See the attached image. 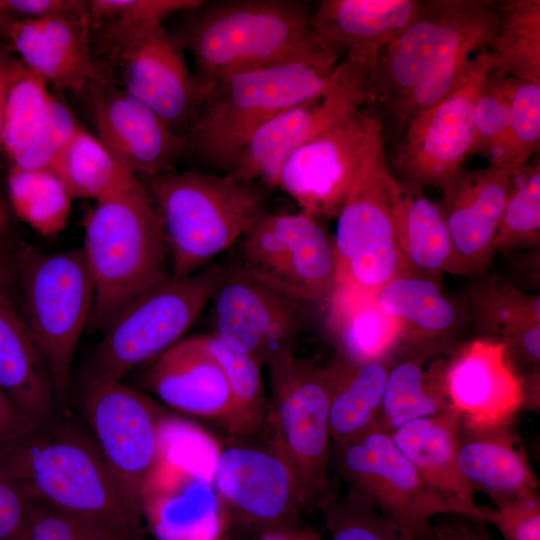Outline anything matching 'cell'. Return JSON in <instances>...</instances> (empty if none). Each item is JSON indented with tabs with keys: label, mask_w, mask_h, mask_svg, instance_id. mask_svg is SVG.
Masks as SVG:
<instances>
[{
	"label": "cell",
	"mask_w": 540,
	"mask_h": 540,
	"mask_svg": "<svg viewBox=\"0 0 540 540\" xmlns=\"http://www.w3.org/2000/svg\"><path fill=\"white\" fill-rule=\"evenodd\" d=\"M449 354L406 352L391 356L375 429L391 434L410 421L451 406L445 379Z\"/></svg>",
	"instance_id": "cell-31"
},
{
	"label": "cell",
	"mask_w": 540,
	"mask_h": 540,
	"mask_svg": "<svg viewBox=\"0 0 540 540\" xmlns=\"http://www.w3.org/2000/svg\"><path fill=\"white\" fill-rule=\"evenodd\" d=\"M236 263L251 277L289 300L327 313L336 259L333 237L319 218L304 211H265L242 236Z\"/></svg>",
	"instance_id": "cell-13"
},
{
	"label": "cell",
	"mask_w": 540,
	"mask_h": 540,
	"mask_svg": "<svg viewBox=\"0 0 540 540\" xmlns=\"http://www.w3.org/2000/svg\"><path fill=\"white\" fill-rule=\"evenodd\" d=\"M53 98L47 84L21 62L10 83L5 101L3 154L9 158L29 137Z\"/></svg>",
	"instance_id": "cell-43"
},
{
	"label": "cell",
	"mask_w": 540,
	"mask_h": 540,
	"mask_svg": "<svg viewBox=\"0 0 540 540\" xmlns=\"http://www.w3.org/2000/svg\"><path fill=\"white\" fill-rule=\"evenodd\" d=\"M212 334L252 356L261 366L293 351L305 324V308L261 284L236 262L210 300Z\"/></svg>",
	"instance_id": "cell-17"
},
{
	"label": "cell",
	"mask_w": 540,
	"mask_h": 540,
	"mask_svg": "<svg viewBox=\"0 0 540 540\" xmlns=\"http://www.w3.org/2000/svg\"><path fill=\"white\" fill-rule=\"evenodd\" d=\"M20 63V59L12 54V48L0 42V156L3 154L2 132L6 96Z\"/></svg>",
	"instance_id": "cell-53"
},
{
	"label": "cell",
	"mask_w": 540,
	"mask_h": 540,
	"mask_svg": "<svg viewBox=\"0 0 540 540\" xmlns=\"http://www.w3.org/2000/svg\"><path fill=\"white\" fill-rule=\"evenodd\" d=\"M95 203L81 247L94 285L89 331L104 330L127 303L171 274L162 222L141 181Z\"/></svg>",
	"instance_id": "cell-4"
},
{
	"label": "cell",
	"mask_w": 540,
	"mask_h": 540,
	"mask_svg": "<svg viewBox=\"0 0 540 540\" xmlns=\"http://www.w3.org/2000/svg\"><path fill=\"white\" fill-rule=\"evenodd\" d=\"M310 540H320V535L317 533L315 536H313Z\"/></svg>",
	"instance_id": "cell-57"
},
{
	"label": "cell",
	"mask_w": 540,
	"mask_h": 540,
	"mask_svg": "<svg viewBox=\"0 0 540 540\" xmlns=\"http://www.w3.org/2000/svg\"><path fill=\"white\" fill-rule=\"evenodd\" d=\"M271 402L266 418L271 444L287 461L299 483L306 508L320 507L328 497L331 451L330 403L338 362L320 366L294 350L268 365Z\"/></svg>",
	"instance_id": "cell-10"
},
{
	"label": "cell",
	"mask_w": 540,
	"mask_h": 540,
	"mask_svg": "<svg viewBox=\"0 0 540 540\" xmlns=\"http://www.w3.org/2000/svg\"><path fill=\"white\" fill-rule=\"evenodd\" d=\"M512 423L486 428L460 423L459 472L474 492L484 493L494 505L537 492L539 487L538 477Z\"/></svg>",
	"instance_id": "cell-28"
},
{
	"label": "cell",
	"mask_w": 540,
	"mask_h": 540,
	"mask_svg": "<svg viewBox=\"0 0 540 540\" xmlns=\"http://www.w3.org/2000/svg\"><path fill=\"white\" fill-rule=\"evenodd\" d=\"M436 540H496L487 524L465 515L447 513L436 516L432 522Z\"/></svg>",
	"instance_id": "cell-51"
},
{
	"label": "cell",
	"mask_w": 540,
	"mask_h": 540,
	"mask_svg": "<svg viewBox=\"0 0 540 540\" xmlns=\"http://www.w3.org/2000/svg\"><path fill=\"white\" fill-rule=\"evenodd\" d=\"M1 470L31 500L140 540L129 505L93 439L55 419L0 445Z\"/></svg>",
	"instance_id": "cell-3"
},
{
	"label": "cell",
	"mask_w": 540,
	"mask_h": 540,
	"mask_svg": "<svg viewBox=\"0 0 540 540\" xmlns=\"http://www.w3.org/2000/svg\"><path fill=\"white\" fill-rule=\"evenodd\" d=\"M445 379L463 426L512 423L522 406L521 373L501 342L480 337L462 341L448 355Z\"/></svg>",
	"instance_id": "cell-20"
},
{
	"label": "cell",
	"mask_w": 540,
	"mask_h": 540,
	"mask_svg": "<svg viewBox=\"0 0 540 540\" xmlns=\"http://www.w3.org/2000/svg\"><path fill=\"white\" fill-rule=\"evenodd\" d=\"M137 177L160 216L173 277L212 263L266 211L261 188L229 174L173 170Z\"/></svg>",
	"instance_id": "cell-5"
},
{
	"label": "cell",
	"mask_w": 540,
	"mask_h": 540,
	"mask_svg": "<svg viewBox=\"0 0 540 540\" xmlns=\"http://www.w3.org/2000/svg\"><path fill=\"white\" fill-rule=\"evenodd\" d=\"M340 476L385 516L423 539H433L432 522L451 513L425 484L391 434L374 429L360 439L333 447Z\"/></svg>",
	"instance_id": "cell-16"
},
{
	"label": "cell",
	"mask_w": 540,
	"mask_h": 540,
	"mask_svg": "<svg viewBox=\"0 0 540 540\" xmlns=\"http://www.w3.org/2000/svg\"><path fill=\"white\" fill-rule=\"evenodd\" d=\"M463 298L468 326L475 337L509 348L526 330L540 325V296L487 272L474 276Z\"/></svg>",
	"instance_id": "cell-33"
},
{
	"label": "cell",
	"mask_w": 540,
	"mask_h": 540,
	"mask_svg": "<svg viewBox=\"0 0 540 540\" xmlns=\"http://www.w3.org/2000/svg\"><path fill=\"white\" fill-rule=\"evenodd\" d=\"M2 267V262L0 261V268Z\"/></svg>",
	"instance_id": "cell-58"
},
{
	"label": "cell",
	"mask_w": 540,
	"mask_h": 540,
	"mask_svg": "<svg viewBox=\"0 0 540 540\" xmlns=\"http://www.w3.org/2000/svg\"><path fill=\"white\" fill-rule=\"evenodd\" d=\"M211 483L226 514L258 534L297 524L306 508L293 470L272 445L219 450Z\"/></svg>",
	"instance_id": "cell-18"
},
{
	"label": "cell",
	"mask_w": 540,
	"mask_h": 540,
	"mask_svg": "<svg viewBox=\"0 0 540 540\" xmlns=\"http://www.w3.org/2000/svg\"><path fill=\"white\" fill-rule=\"evenodd\" d=\"M78 126L70 109L53 98L34 131L8 159L26 169L49 167Z\"/></svg>",
	"instance_id": "cell-45"
},
{
	"label": "cell",
	"mask_w": 540,
	"mask_h": 540,
	"mask_svg": "<svg viewBox=\"0 0 540 540\" xmlns=\"http://www.w3.org/2000/svg\"><path fill=\"white\" fill-rule=\"evenodd\" d=\"M8 191L17 215L37 233L54 235L66 226L72 198L50 168L11 166Z\"/></svg>",
	"instance_id": "cell-37"
},
{
	"label": "cell",
	"mask_w": 540,
	"mask_h": 540,
	"mask_svg": "<svg viewBox=\"0 0 540 540\" xmlns=\"http://www.w3.org/2000/svg\"><path fill=\"white\" fill-rule=\"evenodd\" d=\"M20 540H130L126 536L65 513L43 503L31 501L25 530Z\"/></svg>",
	"instance_id": "cell-46"
},
{
	"label": "cell",
	"mask_w": 540,
	"mask_h": 540,
	"mask_svg": "<svg viewBox=\"0 0 540 540\" xmlns=\"http://www.w3.org/2000/svg\"><path fill=\"white\" fill-rule=\"evenodd\" d=\"M226 267L212 262L184 277L170 274L127 303L103 330L86 388L122 381L132 368L182 340L210 302Z\"/></svg>",
	"instance_id": "cell-8"
},
{
	"label": "cell",
	"mask_w": 540,
	"mask_h": 540,
	"mask_svg": "<svg viewBox=\"0 0 540 540\" xmlns=\"http://www.w3.org/2000/svg\"><path fill=\"white\" fill-rule=\"evenodd\" d=\"M23 318L43 358L57 406L68 401L72 363L94 299L81 247L19 258Z\"/></svg>",
	"instance_id": "cell-11"
},
{
	"label": "cell",
	"mask_w": 540,
	"mask_h": 540,
	"mask_svg": "<svg viewBox=\"0 0 540 540\" xmlns=\"http://www.w3.org/2000/svg\"><path fill=\"white\" fill-rule=\"evenodd\" d=\"M73 198L104 200L139 183L80 125L49 167Z\"/></svg>",
	"instance_id": "cell-35"
},
{
	"label": "cell",
	"mask_w": 540,
	"mask_h": 540,
	"mask_svg": "<svg viewBox=\"0 0 540 540\" xmlns=\"http://www.w3.org/2000/svg\"><path fill=\"white\" fill-rule=\"evenodd\" d=\"M478 518L495 526L505 540H540L538 492L523 494L494 506L479 505Z\"/></svg>",
	"instance_id": "cell-48"
},
{
	"label": "cell",
	"mask_w": 540,
	"mask_h": 540,
	"mask_svg": "<svg viewBox=\"0 0 540 540\" xmlns=\"http://www.w3.org/2000/svg\"><path fill=\"white\" fill-rule=\"evenodd\" d=\"M516 171L487 165L461 168L440 190V203L468 277L487 272L498 222Z\"/></svg>",
	"instance_id": "cell-21"
},
{
	"label": "cell",
	"mask_w": 540,
	"mask_h": 540,
	"mask_svg": "<svg viewBox=\"0 0 540 540\" xmlns=\"http://www.w3.org/2000/svg\"><path fill=\"white\" fill-rule=\"evenodd\" d=\"M400 181L383 160L357 185L337 215L336 276L327 326L339 323L403 274Z\"/></svg>",
	"instance_id": "cell-7"
},
{
	"label": "cell",
	"mask_w": 540,
	"mask_h": 540,
	"mask_svg": "<svg viewBox=\"0 0 540 540\" xmlns=\"http://www.w3.org/2000/svg\"><path fill=\"white\" fill-rule=\"evenodd\" d=\"M14 20L6 10L3 0H0V42L8 40L9 29Z\"/></svg>",
	"instance_id": "cell-56"
},
{
	"label": "cell",
	"mask_w": 540,
	"mask_h": 540,
	"mask_svg": "<svg viewBox=\"0 0 540 540\" xmlns=\"http://www.w3.org/2000/svg\"><path fill=\"white\" fill-rule=\"evenodd\" d=\"M338 63L291 62L233 73L213 82L183 135L186 153L215 168L230 169L263 124L321 97Z\"/></svg>",
	"instance_id": "cell-6"
},
{
	"label": "cell",
	"mask_w": 540,
	"mask_h": 540,
	"mask_svg": "<svg viewBox=\"0 0 540 540\" xmlns=\"http://www.w3.org/2000/svg\"><path fill=\"white\" fill-rule=\"evenodd\" d=\"M185 13L175 43L193 59L205 90L224 76L291 62L338 63L314 32L307 4L294 0L204 1Z\"/></svg>",
	"instance_id": "cell-2"
},
{
	"label": "cell",
	"mask_w": 540,
	"mask_h": 540,
	"mask_svg": "<svg viewBox=\"0 0 540 540\" xmlns=\"http://www.w3.org/2000/svg\"><path fill=\"white\" fill-rule=\"evenodd\" d=\"M391 357L353 364L338 360V376L330 403L331 444L354 442L375 429Z\"/></svg>",
	"instance_id": "cell-34"
},
{
	"label": "cell",
	"mask_w": 540,
	"mask_h": 540,
	"mask_svg": "<svg viewBox=\"0 0 540 540\" xmlns=\"http://www.w3.org/2000/svg\"><path fill=\"white\" fill-rule=\"evenodd\" d=\"M523 385L522 406L529 410L539 409L540 368L521 374Z\"/></svg>",
	"instance_id": "cell-55"
},
{
	"label": "cell",
	"mask_w": 540,
	"mask_h": 540,
	"mask_svg": "<svg viewBox=\"0 0 540 540\" xmlns=\"http://www.w3.org/2000/svg\"><path fill=\"white\" fill-rule=\"evenodd\" d=\"M512 77L489 73L473 108V138L469 155L485 159L503 138L510 116Z\"/></svg>",
	"instance_id": "cell-44"
},
{
	"label": "cell",
	"mask_w": 540,
	"mask_h": 540,
	"mask_svg": "<svg viewBox=\"0 0 540 540\" xmlns=\"http://www.w3.org/2000/svg\"><path fill=\"white\" fill-rule=\"evenodd\" d=\"M143 382L163 403L180 412L225 424L230 417L228 382L201 335L182 339L159 355Z\"/></svg>",
	"instance_id": "cell-24"
},
{
	"label": "cell",
	"mask_w": 540,
	"mask_h": 540,
	"mask_svg": "<svg viewBox=\"0 0 540 540\" xmlns=\"http://www.w3.org/2000/svg\"><path fill=\"white\" fill-rule=\"evenodd\" d=\"M35 428L0 389V445L14 441Z\"/></svg>",
	"instance_id": "cell-52"
},
{
	"label": "cell",
	"mask_w": 540,
	"mask_h": 540,
	"mask_svg": "<svg viewBox=\"0 0 540 540\" xmlns=\"http://www.w3.org/2000/svg\"><path fill=\"white\" fill-rule=\"evenodd\" d=\"M399 181L403 274L436 281L443 274L468 277L440 204L430 200L423 187Z\"/></svg>",
	"instance_id": "cell-30"
},
{
	"label": "cell",
	"mask_w": 540,
	"mask_h": 540,
	"mask_svg": "<svg viewBox=\"0 0 540 540\" xmlns=\"http://www.w3.org/2000/svg\"><path fill=\"white\" fill-rule=\"evenodd\" d=\"M320 508L331 540H436L406 530L351 487L346 494L328 495Z\"/></svg>",
	"instance_id": "cell-40"
},
{
	"label": "cell",
	"mask_w": 540,
	"mask_h": 540,
	"mask_svg": "<svg viewBox=\"0 0 540 540\" xmlns=\"http://www.w3.org/2000/svg\"><path fill=\"white\" fill-rule=\"evenodd\" d=\"M201 336L219 362L229 385L232 411L227 427L238 435L254 433L263 424L268 411L261 365L252 356L231 348L212 333Z\"/></svg>",
	"instance_id": "cell-38"
},
{
	"label": "cell",
	"mask_w": 540,
	"mask_h": 540,
	"mask_svg": "<svg viewBox=\"0 0 540 540\" xmlns=\"http://www.w3.org/2000/svg\"><path fill=\"white\" fill-rule=\"evenodd\" d=\"M540 146V81L514 79L509 122L488 165L517 171L530 163Z\"/></svg>",
	"instance_id": "cell-41"
},
{
	"label": "cell",
	"mask_w": 540,
	"mask_h": 540,
	"mask_svg": "<svg viewBox=\"0 0 540 540\" xmlns=\"http://www.w3.org/2000/svg\"><path fill=\"white\" fill-rule=\"evenodd\" d=\"M317 534L310 527H303L299 523L267 530L259 533V540H310Z\"/></svg>",
	"instance_id": "cell-54"
},
{
	"label": "cell",
	"mask_w": 540,
	"mask_h": 540,
	"mask_svg": "<svg viewBox=\"0 0 540 540\" xmlns=\"http://www.w3.org/2000/svg\"><path fill=\"white\" fill-rule=\"evenodd\" d=\"M494 251L509 253L540 245V161L517 170L501 213Z\"/></svg>",
	"instance_id": "cell-39"
},
{
	"label": "cell",
	"mask_w": 540,
	"mask_h": 540,
	"mask_svg": "<svg viewBox=\"0 0 540 540\" xmlns=\"http://www.w3.org/2000/svg\"><path fill=\"white\" fill-rule=\"evenodd\" d=\"M0 389L34 426L55 419L57 403L43 358L6 289L0 268Z\"/></svg>",
	"instance_id": "cell-29"
},
{
	"label": "cell",
	"mask_w": 540,
	"mask_h": 540,
	"mask_svg": "<svg viewBox=\"0 0 540 540\" xmlns=\"http://www.w3.org/2000/svg\"><path fill=\"white\" fill-rule=\"evenodd\" d=\"M203 0H87L89 23L162 22L177 12L200 6Z\"/></svg>",
	"instance_id": "cell-47"
},
{
	"label": "cell",
	"mask_w": 540,
	"mask_h": 540,
	"mask_svg": "<svg viewBox=\"0 0 540 540\" xmlns=\"http://www.w3.org/2000/svg\"><path fill=\"white\" fill-rule=\"evenodd\" d=\"M347 116L344 104L329 93L296 105L263 124L227 174L245 182L261 180L276 186L283 163L295 149Z\"/></svg>",
	"instance_id": "cell-27"
},
{
	"label": "cell",
	"mask_w": 540,
	"mask_h": 540,
	"mask_svg": "<svg viewBox=\"0 0 540 540\" xmlns=\"http://www.w3.org/2000/svg\"><path fill=\"white\" fill-rule=\"evenodd\" d=\"M167 494L145 496L142 512L157 540H222L226 511L210 478L182 470Z\"/></svg>",
	"instance_id": "cell-32"
},
{
	"label": "cell",
	"mask_w": 540,
	"mask_h": 540,
	"mask_svg": "<svg viewBox=\"0 0 540 540\" xmlns=\"http://www.w3.org/2000/svg\"><path fill=\"white\" fill-rule=\"evenodd\" d=\"M383 160L382 114L366 104L295 149L283 163L276 186L301 211L336 218L357 185Z\"/></svg>",
	"instance_id": "cell-12"
},
{
	"label": "cell",
	"mask_w": 540,
	"mask_h": 540,
	"mask_svg": "<svg viewBox=\"0 0 540 540\" xmlns=\"http://www.w3.org/2000/svg\"><path fill=\"white\" fill-rule=\"evenodd\" d=\"M490 71V55L482 50L453 90L407 123L393 145L397 179L441 189L463 168L472 145L474 104Z\"/></svg>",
	"instance_id": "cell-15"
},
{
	"label": "cell",
	"mask_w": 540,
	"mask_h": 540,
	"mask_svg": "<svg viewBox=\"0 0 540 540\" xmlns=\"http://www.w3.org/2000/svg\"><path fill=\"white\" fill-rule=\"evenodd\" d=\"M498 20L487 51L491 73L540 81V1H496Z\"/></svg>",
	"instance_id": "cell-36"
},
{
	"label": "cell",
	"mask_w": 540,
	"mask_h": 540,
	"mask_svg": "<svg viewBox=\"0 0 540 540\" xmlns=\"http://www.w3.org/2000/svg\"><path fill=\"white\" fill-rule=\"evenodd\" d=\"M460 420V414L450 406L439 414L400 426L391 437L451 513L479 520L475 492L457 466Z\"/></svg>",
	"instance_id": "cell-26"
},
{
	"label": "cell",
	"mask_w": 540,
	"mask_h": 540,
	"mask_svg": "<svg viewBox=\"0 0 540 540\" xmlns=\"http://www.w3.org/2000/svg\"><path fill=\"white\" fill-rule=\"evenodd\" d=\"M419 5L418 0H323L310 22L322 41L366 64L373 77L379 54L410 23Z\"/></svg>",
	"instance_id": "cell-25"
},
{
	"label": "cell",
	"mask_w": 540,
	"mask_h": 540,
	"mask_svg": "<svg viewBox=\"0 0 540 540\" xmlns=\"http://www.w3.org/2000/svg\"><path fill=\"white\" fill-rule=\"evenodd\" d=\"M93 60L102 75L184 135L206 90L162 22L89 23Z\"/></svg>",
	"instance_id": "cell-9"
},
{
	"label": "cell",
	"mask_w": 540,
	"mask_h": 540,
	"mask_svg": "<svg viewBox=\"0 0 540 540\" xmlns=\"http://www.w3.org/2000/svg\"><path fill=\"white\" fill-rule=\"evenodd\" d=\"M8 41L20 61L46 84L85 97L102 73L91 52L86 13L38 19H15Z\"/></svg>",
	"instance_id": "cell-22"
},
{
	"label": "cell",
	"mask_w": 540,
	"mask_h": 540,
	"mask_svg": "<svg viewBox=\"0 0 540 540\" xmlns=\"http://www.w3.org/2000/svg\"><path fill=\"white\" fill-rule=\"evenodd\" d=\"M84 414L110 474L143 518L144 492L162 455L159 409L118 381L86 388Z\"/></svg>",
	"instance_id": "cell-14"
},
{
	"label": "cell",
	"mask_w": 540,
	"mask_h": 540,
	"mask_svg": "<svg viewBox=\"0 0 540 540\" xmlns=\"http://www.w3.org/2000/svg\"><path fill=\"white\" fill-rule=\"evenodd\" d=\"M15 19L70 16L87 12V0H3Z\"/></svg>",
	"instance_id": "cell-50"
},
{
	"label": "cell",
	"mask_w": 540,
	"mask_h": 540,
	"mask_svg": "<svg viewBox=\"0 0 540 540\" xmlns=\"http://www.w3.org/2000/svg\"><path fill=\"white\" fill-rule=\"evenodd\" d=\"M31 500L0 468V540H20Z\"/></svg>",
	"instance_id": "cell-49"
},
{
	"label": "cell",
	"mask_w": 540,
	"mask_h": 540,
	"mask_svg": "<svg viewBox=\"0 0 540 540\" xmlns=\"http://www.w3.org/2000/svg\"><path fill=\"white\" fill-rule=\"evenodd\" d=\"M400 325L394 354H449L463 341L468 319L462 300L448 294L440 281L401 274L375 297Z\"/></svg>",
	"instance_id": "cell-23"
},
{
	"label": "cell",
	"mask_w": 540,
	"mask_h": 540,
	"mask_svg": "<svg viewBox=\"0 0 540 540\" xmlns=\"http://www.w3.org/2000/svg\"><path fill=\"white\" fill-rule=\"evenodd\" d=\"M498 20L496 1L426 0L379 54L370 103L387 122L393 145L407 123L457 86L474 52L487 50Z\"/></svg>",
	"instance_id": "cell-1"
},
{
	"label": "cell",
	"mask_w": 540,
	"mask_h": 540,
	"mask_svg": "<svg viewBox=\"0 0 540 540\" xmlns=\"http://www.w3.org/2000/svg\"><path fill=\"white\" fill-rule=\"evenodd\" d=\"M97 139L108 153L136 176L173 171L186 154V141L148 105L103 75L88 86Z\"/></svg>",
	"instance_id": "cell-19"
},
{
	"label": "cell",
	"mask_w": 540,
	"mask_h": 540,
	"mask_svg": "<svg viewBox=\"0 0 540 540\" xmlns=\"http://www.w3.org/2000/svg\"><path fill=\"white\" fill-rule=\"evenodd\" d=\"M331 333L337 340L341 359L360 364L391 357L401 328L374 298L346 316Z\"/></svg>",
	"instance_id": "cell-42"
}]
</instances>
